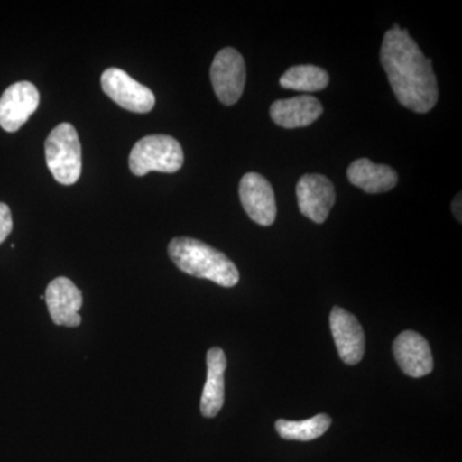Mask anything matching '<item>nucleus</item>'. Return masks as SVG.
<instances>
[{"mask_svg":"<svg viewBox=\"0 0 462 462\" xmlns=\"http://www.w3.org/2000/svg\"><path fill=\"white\" fill-rule=\"evenodd\" d=\"M380 62L403 107L416 114H428L434 108L439 93L431 60L424 56L407 30L394 25L385 32Z\"/></svg>","mask_w":462,"mask_h":462,"instance_id":"obj_1","label":"nucleus"},{"mask_svg":"<svg viewBox=\"0 0 462 462\" xmlns=\"http://www.w3.org/2000/svg\"><path fill=\"white\" fill-rule=\"evenodd\" d=\"M169 256L188 275L207 279L225 288L236 287L239 282V272L233 261L199 239L173 238L169 245Z\"/></svg>","mask_w":462,"mask_h":462,"instance_id":"obj_2","label":"nucleus"},{"mask_svg":"<svg viewBox=\"0 0 462 462\" xmlns=\"http://www.w3.org/2000/svg\"><path fill=\"white\" fill-rule=\"evenodd\" d=\"M47 166L60 184L72 185L80 179L83 156L78 132L71 124H60L45 141Z\"/></svg>","mask_w":462,"mask_h":462,"instance_id":"obj_3","label":"nucleus"},{"mask_svg":"<svg viewBox=\"0 0 462 462\" xmlns=\"http://www.w3.org/2000/svg\"><path fill=\"white\" fill-rule=\"evenodd\" d=\"M184 163V152L180 143L169 135H149L141 139L129 156V167L134 175L144 176L148 172L179 171Z\"/></svg>","mask_w":462,"mask_h":462,"instance_id":"obj_4","label":"nucleus"},{"mask_svg":"<svg viewBox=\"0 0 462 462\" xmlns=\"http://www.w3.org/2000/svg\"><path fill=\"white\" fill-rule=\"evenodd\" d=\"M209 75L218 100L225 106L236 105L245 87V63L242 54L234 48L218 51Z\"/></svg>","mask_w":462,"mask_h":462,"instance_id":"obj_5","label":"nucleus"},{"mask_svg":"<svg viewBox=\"0 0 462 462\" xmlns=\"http://www.w3.org/2000/svg\"><path fill=\"white\" fill-rule=\"evenodd\" d=\"M102 89L120 107L135 114L151 112L156 103L153 91L130 78L123 69H112L103 72Z\"/></svg>","mask_w":462,"mask_h":462,"instance_id":"obj_6","label":"nucleus"},{"mask_svg":"<svg viewBox=\"0 0 462 462\" xmlns=\"http://www.w3.org/2000/svg\"><path fill=\"white\" fill-rule=\"evenodd\" d=\"M296 193L300 214L316 224L327 221L336 203V189L327 176L306 173L298 181Z\"/></svg>","mask_w":462,"mask_h":462,"instance_id":"obj_7","label":"nucleus"},{"mask_svg":"<svg viewBox=\"0 0 462 462\" xmlns=\"http://www.w3.org/2000/svg\"><path fill=\"white\" fill-rule=\"evenodd\" d=\"M41 96L35 85L20 81L11 85L0 98V126L8 133L20 130L38 109Z\"/></svg>","mask_w":462,"mask_h":462,"instance_id":"obj_8","label":"nucleus"},{"mask_svg":"<svg viewBox=\"0 0 462 462\" xmlns=\"http://www.w3.org/2000/svg\"><path fill=\"white\" fill-rule=\"evenodd\" d=\"M239 197L249 218L263 226H270L276 218L275 194L272 184L257 172H248L239 184Z\"/></svg>","mask_w":462,"mask_h":462,"instance_id":"obj_9","label":"nucleus"},{"mask_svg":"<svg viewBox=\"0 0 462 462\" xmlns=\"http://www.w3.org/2000/svg\"><path fill=\"white\" fill-rule=\"evenodd\" d=\"M44 300L51 320L58 327L78 328L81 324L79 310L83 306V294L69 279L60 276L51 281Z\"/></svg>","mask_w":462,"mask_h":462,"instance_id":"obj_10","label":"nucleus"},{"mask_svg":"<svg viewBox=\"0 0 462 462\" xmlns=\"http://www.w3.org/2000/svg\"><path fill=\"white\" fill-rule=\"evenodd\" d=\"M330 329L340 360L346 365L360 363L365 355V333L357 318L342 307H334Z\"/></svg>","mask_w":462,"mask_h":462,"instance_id":"obj_11","label":"nucleus"},{"mask_svg":"<svg viewBox=\"0 0 462 462\" xmlns=\"http://www.w3.org/2000/svg\"><path fill=\"white\" fill-rule=\"evenodd\" d=\"M393 354L401 370L411 378H422L433 372L430 343L416 331L401 333L393 343Z\"/></svg>","mask_w":462,"mask_h":462,"instance_id":"obj_12","label":"nucleus"},{"mask_svg":"<svg viewBox=\"0 0 462 462\" xmlns=\"http://www.w3.org/2000/svg\"><path fill=\"white\" fill-rule=\"evenodd\" d=\"M324 108L320 100L311 96H298L289 99H279L270 107L273 123L284 129H297L314 124Z\"/></svg>","mask_w":462,"mask_h":462,"instance_id":"obj_13","label":"nucleus"},{"mask_svg":"<svg viewBox=\"0 0 462 462\" xmlns=\"http://www.w3.org/2000/svg\"><path fill=\"white\" fill-rule=\"evenodd\" d=\"M226 356L218 346L207 352V380L200 398V412L205 418H215L221 411L225 401L224 375Z\"/></svg>","mask_w":462,"mask_h":462,"instance_id":"obj_14","label":"nucleus"},{"mask_svg":"<svg viewBox=\"0 0 462 462\" xmlns=\"http://www.w3.org/2000/svg\"><path fill=\"white\" fill-rule=\"evenodd\" d=\"M346 176L351 184L370 194L387 193L398 182L397 172L392 167L378 165L369 158L354 161L346 170Z\"/></svg>","mask_w":462,"mask_h":462,"instance_id":"obj_15","label":"nucleus"},{"mask_svg":"<svg viewBox=\"0 0 462 462\" xmlns=\"http://www.w3.org/2000/svg\"><path fill=\"white\" fill-rule=\"evenodd\" d=\"M329 74L321 67L300 65L291 67L284 72L281 85L284 89L315 93L324 90L329 85Z\"/></svg>","mask_w":462,"mask_h":462,"instance_id":"obj_16","label":"nucleus"},{"mask_svg":"<svg viewBox=\"0 0 462 462\" xmlns=\"http://www.w3.org/2000/svg\"><path fill=\"white\" fill-rule=\"evenodd\" d=\"M330 425V416L327 413H319L314 418L303 421H289L282 419L275 422V430L282 439L309 442L324 436Z\"/></svg>","mask_w":462,"mask_h":462,"instance_id":"obj_17","label":"nucleus"},{"mask_svg":"<svg viewBox=\"0 0 462 462\" xmlns=\"http://www.w3.org/2000/svg\"><path fill=\"white\" fill-rule=\"evenodd\" d=\"M14 227L12 221L11 209L5 203H0V245L7 239Z\"/></svg>","mask_w":462,"mask_h":462,"instance_id":"obj_18","label":"nucleus"},{"mask_svg":"<svg viewBox=\"0 0 462 462\" xmlns=\"http://www.w3.org/2000/svg\"><path fill=\"white\" fill-rule=\"evenodd\" d=\"M452 209H454V214L458 223H461V194L456 197L454 203H452Z\"/></svg>","mask_w":462,"mask_h":462,"instance_id":"obj_19","label":"nucleus"}]
</instances>
